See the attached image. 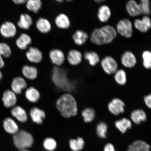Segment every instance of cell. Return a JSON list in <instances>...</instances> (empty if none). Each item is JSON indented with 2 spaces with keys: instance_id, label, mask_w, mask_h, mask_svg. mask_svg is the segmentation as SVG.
Instances as JSON below:
<instances>
[{
  "instance_id": "cell-1",
  "label": "cell",
  "mask_w": 151,
  "mask_h": 151,
  "mask_svg": "<svg viewBox=\"0 0 151 151\" xmlns=\"http://www.w3.org/2000/svg\"><path fill=\"white\" fill-rule=\"evenodd\" d=\"M56 107L63 117L69 118L76 116L78 113L76 100L70 93H65L57 101Z\"/></svg>"
},
{
  "instance_id": "cell-2",
  "label": "cell",
  "mask_w": 151,
  "mask_h": 151,
  "mask_svg": "<svg viewBox=\"0 0 151 151\" xmlns=\"http://www.w3.org/2000/svg\"><path fill=\"white\" fill-rule=\"evenodd\" d=\"M59 67L56 66L53 70L52 76L53 82L57 86L62 89L71 90V85L68 80L67 73Z\"/></svg>"
},
{
  "instance_id": "cell-3",
  "label": "cell",
  "mask_w": 151,
  "mask_h": 151,
  "mask_svg": "<svg viewBox=\"0 0 151 151\" xmlns=\"http://www.w3.org/2000/svg\"><path fill=\"white\" fill-rule=\"evenodd\" d=\"M14 144L20 150H27L32 146L33 138L31 134L24 130L19 131L13 136Z\"/></svg>"
},
{
  "instance_id": "cell-4",
  "label": "cell",
  "mask_w": 151,
  "mask_h": 151,
  "mask_svg": "<svg viewBox=\"0 0 151 151\" xmlns=\"http://www.w3.org/2000/svg\"><path fill=\"white\" fill-rule=\"evenodd\" d=\"M116 28V32L123 37L130 38L133 35L132 24L129 19L124 18L119 21Z\"/></svg>"
},
{
  "instance_id": "cell-5",
  "label": "cell",
  "mask_w": 151,
  "mask_h": 151,
  "mask_svg": "<svg viewBox=\"0 0 151 151\" xmlns=\"http://www.w3.org/2000/svg\"><path fill=\"white\" fill-rule=\"evenodd\" d=\"M101 65L103 70L108 75L114 74L117 70L118 65L116 60L112 57H105L101 61Z\"/></svg>"
},
{
  "instance_id": "cell-6",
  "label": "cell",
  "mask_w": 151,
  "mask_h": 151,
  "mask_svg": "<svg viewBox=\"0 0 151 151\" xmlns=\"http://www.w3.org/2000/svg\"><path fill=\"white\" fill-rule=\"evenodd\" d=\"M125 104L124 101L119 98L113 99L107 105V108L111 114L118 116L125 111Z\"/></svg>"
},
{
  "instance_id": "cell-7",
  "label": "cell",
  "mask_w": 151,
  "mask_h": 151,
  "mask_svg": "<svg viewBox=\"0 0 151 151\" xmlns=\"http://www.w3.org/2000/svg\"><path fill=\"white\" fill-rule=\"evenodd\" d=\"M105 44L112 42L116 38L117 32L114 27L110 25H106L100 28Z\"/></svg>"
},
{
  "instance_id": "cell-8",
  "label": "cell",
  "mask_w": 151,
  "mask_h": 151,
  "mask_svg": "<svg viewBox=\"0 0 151 151\" xmlns=\"http://www.w3.org/2000/svg\"><path fill=\"white\" fill-rule=\"evenodd\" d=\"M121 62L123 66L127 68H132L137 64V59L135 54L130 51H126L122 55Z\"/></svg>"
},
{
  "instance_id": "cell-9",
  "label": "cell",
  "mask_w": 151,
  "mask_h": 151,
  "mask_svg": "<svg viewBox=\"0 0 151 151\" xmlns=\"http://www.w3.org/2000/svg\"><path fill=\"white\" fill-rule=\"evenodd\" d=\"M17 29L16 25L10 22H6L0 27V33L5 38L14 37L16 35Z\"/></svg>"
},
{
  "instance_id": "cell-10",
  "label": "cell",
  "mask_w": 151,
  "mask_h": 151,
  "mask_svg": "<svg viewBox=\"0 0 151 151\" xmlns=\"http://www.w3.org/2000/svg\"><path fill=\"white\" fill-rule=\"evenodd\" d=\"M26 56L28 61L34 63H40L43 59L42 52L36 47H29L26 53Z\"/></svg>"
},
{
  "instance_id": "cell-11",
  "label": "cell",
  "mask_w": 151,
  "mask_h": 151,
  "mask_svg": "<svg viewBox=\"0 0 151 151\" xmlns=\"http://www.w3.org/2000/svg\"><path fill=\"white\" fill-rule=\"evenodd\" d=\"M49 56L53 64L57 67H60L64 63L65 60V54L59 49H54L49 53Z\"/></svg>"
},
{
  "instance_id": "cell-12",
  "label": "cell",
  "mask_w": 151,
  "mask_h": 151,
  "mask_svg": "<svg viewBox=\"0 0 151 151\" xmlns=\"http://www.w3.org/2000/svg\"><path fill=\"white\" fill-rule=\"evenodd\" d=\"M2 99L4 105L7 108L15 106L17 101L16 94L10 90H7L4 92Z\"/></svg>"
},
{
  "instance_id": "cell-13",
  "label": "cell",
  "mask_w": 151,
  "mask_h": 151,
  "mask_svg": "<svg viewBox=\"0 0 151 151\" xmlns=\"http://www.w3.org/2000/svg\"><path fill=\"white\" fill-rule=\"evenodd\" d=\"M126 7L128 14L131 17H136L143 14L140 4L135 0H129L126 4Z\"/></svg>"
},
{
  "instance_id": "cell-14",
  "label": "cell",
  "mask_w": 151,
  "mask_h": 151,
  "mask_svg": "<svg viewBox=\"0 0 151 151\" xmlns=\"http://www.w3.org/2000/svg\"><path fill=\"white\" fill-rule=\"evenodd\" d=\"M12 91L16 94H20L22 90L27 87V84L24 78L21 77H15L12 81L11 85Z\"/></svg>"
},
{
  "instance_id": "cell-15",
  "label": "cell",
  "mask_w": 151,
  "mask_h": 151,
  "mask_svg": "<svg viewBox=\"0 0 151 151\" xmlns=\"http://www.w3.org/2000/svg\"><path fill=\"white\" fill-rule=\"evenodd\" d=\"M30 116L34 122L39 124H42L46 118V113L44 111L37 107H34L30 111Z\"/></svg>"
},
{
  "instance_id": "cell-16",
  "label": "cell",
  "mask_w": 151,
  "mask_h": 151,
  "mask_svg": "<svg viewBox=\"0 0 151 151\" xmlns=\"http://www.w3.org/2000/svg\"><path fill=\"white\" fill-rule=\"evenodd\" d=\"M68 62L70 65L76 66L80 65L82 61L83 56L81 52L76 50H71L68 52L67 56Z\"/></svg>"
},
{
  "instance_id": "cell-17",
  "label": "cell",
  "mask_w": 151,
  "mask_h": 151,
  "mask_svg": "<svg viewBox=\"0 0 151 151\" xmlns=\"http://www.w3.org/2000/svg\"><path fill=\"white\" fill-rule=\"evenodd\" d=\"M130 117L132 121L137 124L146 121L147 118L146 112L141 109H137L132 111Z\"/></svg>"
},
{
  "instance_id": "cell-18",
  "label": "cell",
  "mask_w": 151,
  "mask_h": 151,
  "mask_svg": "<svg viewBox=\"0 0 151 151\" xmlns=\"http://www.w3.org/2000/svg\"><path fill=\"white\" fill-rule=\"evenodd\" d=\"M3 126L5 131L11 134L14 135L19 131L18 124L14 120L10 118L5 119L3 121Z\"/></svg>"
},
{
  "instance_id": "cell-19",
  "label": "cell",
  "mask_w": 151,
  "mask_h": 151,
  "mask_svg": "<svg viewBox=\"0 0 151 151\" xmlns=\"http://www.w3.org/2000/svg\"><path fill=\"white\" fill-rule=\"evenodd\" d=\"M32 39L29 35L25 33L21 34L16 40V44L21 50H24L27 49L28 46L31 44Z\"/></svg>"
},
{
  "instance_id": "cell-20",
  "label": "cell",
  "mask_w": 151,
  "mask_h": 151,
  "mask_svg": "<svg viewBox=\"0 0 151 151\" xmlns=\"http://www.w3.org/2000/svg\"><path fill=\"white\" fill-rule=\"evenodd\" d=\"M11 113L14 117L20 122H24L27 120V113L23 108L20 106H17L13 107L11 109Z\"/></svg>"
},
{
  "instance_id": "cell-21",
  "label": "cell",
  "mask_w": 151,
  "mask_h": 151,
  "mask_svg": "<svg viewBox=\"0 0 151 151\" xmlns=\"http://www.w3.org/2000/svg\"><path fill=\"white\" fill-rule=\"evenodd\" d=\"M36 26L41 33L46 34L49 32L52 29V24L47 19L40 18L38 19L36 22Z\"/></svg>"
},
{
  "instance_id": "cell-22",
  "label": "cell",
  "mask_w": 151,
  "mask_h": 151,
  "mask_svg": "<svg viewBox=\"0 0 151 151\" xmlns=\"http://www.w3.org/2000/svg\"><path fill=\"white\" fill-rule=\"evenodd\" d=\"M55 22L58 28L62 29H67L70 26V20L67 15L61 14L57 16Z\"/></svg>"
},
{
  "instance_id": "cell-23",
  "label": "cell",
  "mask_w": 151,
  "mask_h": 151,
  "mask_svg": "<svg viewBox=\"0 0 151 151\" xmlns=\"http://www.w3.org/2000/svg\"><path fill=\"white\" fill-rule=\"evenodd\" d=\"M33 22V19L31 16L27 14H23L20 15L17 24L19 27L21 29L27 30L31 27Z\"/></svg>"
},
{
  "instance_id": "cell-24",
  "label": "cell",
  "mask_w": 151,
  "mask_h": 151,
  "mask_svg": "<svg viewBox=\"0 0 151 151\" xmlns=\"http://www.w3.org/2000/svg\"><path fill=\"white\" fill-rule=\"evenodd\" d=\"M111 15V11L106 5H103L99 7L97 14L98 18L102 22H106L110 19Z\"/></svg>"
},
{
  "instance_id": "cell-25",
  "label": "cell",
  "mask_w": 151,
  "mask_h": 151,
  "mask_svg": "<svg viewBox=\"0 0 151 151\" xmlns=\"http://www.w3.org/2000/svg\"><path fill=\"white\" fill-rule=\"evenodd\" d=\"M22 72L24 76L28 80H35L37 77V69L33 66L24 65L22 68Z\"/></svg>"
},
{
  "instance_id": "cell-26",
  "label": "cell",
  "mask_w": 151,
  "mask_h": 151,
  "mask_svg": "<svg viewBox=\"0 0 151 151\" xmlns=\"http://www.w3.org/2000/svg\"><path fill=\"white\" fill-rule=\"evenodd\" d=\"M88 35L87 33L82 30L76 31L73 36V41L78 46H82L87 41Z\"/></svg>"
},
{
  "instance_id": "cell-27",
  "label": "cell",
  "mask_w": 151,
  "mask_h": 151,
  "mask_svg": "<svg viewBox=\"0 0 151 151\" xmlns=\"http://www.w3.org/2000/svg\"><path fill=\"white\" fill-rule=\"evenodd\" d=\"M25 96L28 101L32 103L37 102L40 98L38 90L33 87H30L26 90Z\"/></svg>"
},
{
  "instance_id": "cell-28",
  "label": "cell",
  "mask_w": 151,
  "mask_h": 151,
  "mask_svg": "<svg viewBox=\"0 0 151 151\" xmlns=\"http://www.w3.org/2000/svg\"><path fill=\"white\" fill-rule=\"evenodd\" d=\"M12 53L10 47L6 43H0V69L4 67L5 63L2 56L5 58H9Z\"/></svg>"
},
{
  "instance_id": "cell-29",
  "label": "cell",
  "mask_w": 151,
  "mask_h": 151,
  "mask_svg": "<svg viewBox=\"0 0 151 151\" xmlns=\"http://www.w3.org/2000/svg\"><path fill=\"white\" fill-rule=\"evenodd\" d=\"M115 125L122 133H124L128 129L131 128L132 126V122L129 119L123 118L116 121Z\"/></svg>"
},
{
  "instance_id": "cell-30",
  "label": "cell",
  "mask_w": 151,
  "mask_h": 151,
  "mask_svg": "<svg viewBox=\"0 0 151 151\" xmlns=\"http://www.w3.org/2000/svg\"><path fill=\"white\" fill-rule=\"evenodd\" d=\"M150 147L145 142L137 140L130 145L126 151H150Z\"/></svg>"
},
{
  "instance_id": "cell-31",
  "label": "cell",
  "mask_w": 151,
  "mask_h": 151,
  "mask_svg": "<svg viewBox=\"0 0 151 151\" xmlns=\"http://www.w3.org/2000/svg\"><path fill=\"white\" fill-rule=\"evenodd\" d=\"M90 40L94 44L101 46L104 45L105 42L100 28H95L90 37Z\"/></svg>"
},
{
  "instance_id": "cell-32",
  "label": "cell",
  "mask_w": 151,
  "mask_h": 151,
  "mask_svg": "<svg viewBox=\"0 0 151 151\" xmlns=\"http://www.w3.org/2000/svg\"><path fill=\"white\" fill-rule=\"evenodd\" d=\"M114 78L117 84L123 86L127 82V76L126 71L123 69H118L114 73Z\"/></svg>"
},
{
  "instance_id": "cell-33",
  "label": "cell",
  "mask_w": 151,
  "mask_h": 151,
  "mask_svg": "<svg viewBox=\"0 0 151 151\" xmlns=\"http://www.w3.org/2000/svg\"><path fill=\"white\" fill-rule=\"evenodd\" d=\"M26 3V8L35 14L39 12L42 5L41 0H27Z\"/></svg>"
},
{
  "instance_id": "cell-34",
  "label": "cell",
  "mask_w": 151,
  "mask_h": 151,
  "mask_svg": "<svg viewBox=\"0 0 151 151\" xmlns=\"http://www.w3.org/2000/svg\"><path fill=\"white\" fill-rule=\"evenodd\" d=\"M84 57L85 59L88 61L89 65L91 66H96L100 61L99 54L94 51L85 52Z\"/></svg>"
},
{
  "instance_id": "cell-35",
  "label": "cell",
  "mask_w": 151,
  "mask_h": 151,
  "mask_svg": "<svg viewBox=\"0 0 151 151\" xmlns=\"http://www.w3.org/2000/svg\"><path fill=\"white\" fill-rule=\"evenodd\" d=\"M82 116L85 122H92L93 121L95 118V111L93 108L87 107L83 110Z\"/></svg>"
},
{
  "instance_id": "cell-36",
  "label": "cell",
  "mask_w": 151,
  "mask_h": 151,
  "mask_svg": "<svg viewBox=\"0 0 151 151\" xmlns=\"http://www.w3.org/2000/svg\"><path fill=\"white\" fill-rule=\"evenodd\" d=\"M69 145L73 151H80L84 148V141L82 137H78L76 139H70Z\"/></svg>"
},
{
  "instance_id": "cell-37",
  "label": "cell",
  "mask_w": 151,
  "mask_h": 151,
  "mask_svg": "<svg viewBox=\"0 0 151 151\" xmlns=\"http://www.w3.org/2000/svg\"><path fill=\"white\" fill-rule=\"evenodd\" d=\"M107 129L108 127L106 123L104 122H99L96 127V132L98 136L101 138H105L106 137Z\"/></svg>"
},
{
  "instance_id": "cell-38",
  "label": "cell",
  "mask_w": 151,
  "mask_h": 151,
  "mask_svg": "<svg viewBox=\"0 0 151 151\" xmlns=\"http://www.w3.org/2000/svg\"><path fill=\"white\" fill-rule=\"evenodd\" d=\"M142 64L143 67L146 69H150L151 68V53L150 51L146 50L142 54Z\"/></svg>"
},
{
  "instance_id": "cell-39",
  "label": "cell",
  "mask_w": 151,
  "mask_h": 151,
  "mask_svg": "<svg viewBox=\"0 0 151 151\" xmlns=\"http://www.w3.org/2000/svg\"><path fill=\"white\" fill-rule=\"evenodd\" d=\"M56 142L54 139L47 138L43 142V146L46 150L49 151L54 150L56 148Z\"/></svg>"
},
{
  "instance_id": "cell-40",
  "label": "cell",
  "mask_w": 151,
  "mask_h": 151,
  "mask_svg": "<svg viewBox=\"0 0 151 151\" xmlns=\"http://www.w3.org/2000/svg\"><path fill=\"white\" fill-rule=\"evenodd\" d=\"M134 24L136 29L141 32L145 33L148 31L149 29L147 27L146 24L141 19H137L134 22Z\"/></svg>"
},
{
  "instance_id": "cell-41",
  "label": "cell",
  "mask_w": 151,
  "mask_h": 151,
  "mask_svg": "<svg viewBox=\"0 0 151 151\" xmlns=\"http://www.w3.org/2000/svg\"><path fill=\"white\" fill-rule=\"evenodd\" d=\"M139 3L141 7L143 14L148 15L150 14V0H140Z\"/></svg>"
},
{
  "instance_id": "cell-42",
  "label": "cell",
  "mask_w": 151,
  "mask_h": 151,
  "mask_svg": "<svg viewBox=\"0 0 151 151\" xmlns=\"http://www.w3.org/2000/svg\"><path fill=\"white\" fill-rule=\"evenodd\" d=\"M144 101L146 106L148 108L150 109L151 108V94L150 93L145 96Z\"/></svg>"
},
{
  "instance_id": "cell-43",
  "label": "cell",
  "mask_w": 151,
  "mask_h": 151,
  "mask_svg": "<svg viewBox=\"0 0 151 151\" xmlns=\"http://www.w3.org/2000/svg\"><path fill=\"white\" fill-rule=\"evenodd\" d=\"M141 20H142L143 22L146 24V25L148 27L149 29H150L151 27V22L150 17L148 16H145L143 17Z\"/></svg>"
},
{
  "instance_id": "cell-44",
  "label": "cell",
  "mask_w": 151,
  "mask_h": 151,
  "mask_svg": "<svg viewBox=\"0 0 151 151\" xmlns=\"http://www.w3.org/2000/svg\"><path fill=\"white\" fill-rule=\"evenodd\" d=\"M104 151H116L114 147L111 143H109L105 145L104 148Z\"/></svg>"
},
{
  "instance_id": "cell-45",
  "label": "cell",
  "mask_w": 151,
  "mask_h": 151,
  "mask_svg": "<svg viewBox=\"0 0 151 151\" xmlns=\"http://www.w3.org/2000/svg\"><path fill=\"white\" fill-rule=\"evenodd\" d=\"M12 1L16 4L20 5L26 3L27 0H12Z\"/></svg>"
},
{
  "instance_id": "cell-46",
  "label": "cell",
  "mask_w": 151,
  "mask_h": 151,
  "mask_svg": "<svg viewBox=\"0 0 151 151\" xmlns=\"http://www.w3.org/2000/svg\"><path fill=\"white\" fill-rule=\"evenodd\" d=\"M94 1L96 2V3H100L104 1L105 0H94Z\"/></svg>"
},
{
  "instance_id": "cell-47",
  "label": "cell",
  "mask_w": 151,
  "mask_h": 151,
  "mask_svg": "<svg viewBox=\"0 0 151 151\" xmlns=\"http://www.w3.org/2000/svg\"><path fill=\"white\" fill-rule=\"evenodd\" d=\"M56 1H57L58 2L62 3V2H63L64 1H73V0H56Z\"/></svg>"
},
{
  "instance_id": "cell-48",
  "label": "cell",
  "mask_w": 151,
  "mask_h": 151,
  "mask_svg": "<svg viewBox=\"0 0 151 151\" xmlns=\"http://www.w3.org/2000/svg\"><path fill=\"white\" fill-rule=\"evenodd\" d=\"M2 78V74L1 72L0 71V81H1Z\"/></svg>"
},
{
  "instance_id": "cell-49",
  "label": "cell",
  "mask_w": 151,
  "mask_h": 151,
  "mask_svg": "<svg viewBox=\"0 0 151 151\" xmlns=\"http://www.w3.org/2000/svg\"><path fill=\"white\" fill-rule=\"evenodd\" d=\"M19 151H29L28 150H20Z\"/></svg>"
}]
</instances>
